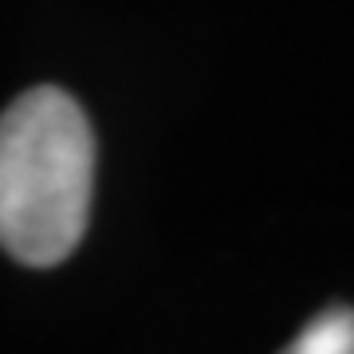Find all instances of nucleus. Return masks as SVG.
Returning <instances> with one entry per match:
<instances>
[{
    "label": "nucleus",
    "instance_id": "f03ea898",
    "mask_svg": "<svg viewBox=\"0 0 354 354\" xmlns=\"http://www.w3.org/2000/svg\"><path fill=\"white\" fill-rule=\"evenodd\" d=\"M291 354H351L354 351V307H327L288 342Z\"/></svg>",
    "mask_w": 354,
    "mask_h": 354
},
{
    "label": "nucleus",
    "instance_id": "f257e3e1",
    "mask_svg": "<svg viewBox=\"0 0 354 354\" xmlns=\"http://www.w3.org/2000/svg\"><path fill=\"white\" fill-rule=\"evenodd\" d=\"M95 201V130L59 87H32L0 114V248L55 268L79 248Z\"/></svg>",
    "mask_w": 354,
    "mask_h": 354
}]
</instances>
